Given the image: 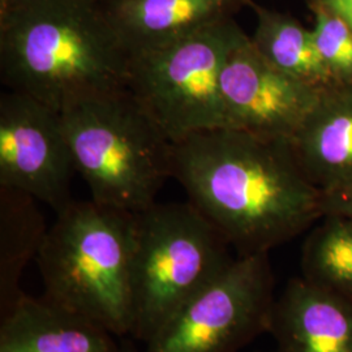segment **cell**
I'll return each instance as SVG.
<instances>
[{
  "instance_id": "cell-1",
  "label": "cell",
  "mask_w": 352,
  "mask_h": 352,
  "mask_svg": "<svg viewBox=\"0 0 352 352\" xmlns=\"http://www.w3.org/2000/svg\"><path fill=\"white\" fill-rule=\"evenodd\" d=\"M173 177L236 256L269 253L324 217L289 144L230 128L173 144Z\"/></svg>"
},
{
  "instance_id": "cell-2",
  "label": "cell",
  "mask_w": 352,
  "mask_h": 352,
  "mask_svg": "<svg viewBox=\"0 0 352 352\" xmlns=\"http://www.w3.org/2000/svg\"><path fill=\"white\" fill-rule=\"evenodd\" d=\"M129 54L101 3L0 0V77L58 113L126 89Z\"/></svg>"
},
{
  "instance_id": "cell-3",
  "label": "cell",
  "mask_w": 352,
  "mask_h": 352,
  "mask_svg": "<svg viewBox=\"0 0 352 352\" xmlns=\"http://www.w3.org/2000/svg\"><path fill=\"white\" fill-rule=\"evenodd\" d=\"M135 213L74 201L56 213L36 263L43 298L104 327L131 336Z\"/></svg>"
},
{
  "instance_id": "cell-4",
  "label": "cell",
  "mask_w": 352,
  "mask_h": 352,
  "mask_svg": "<svg viewBox=\"0 0 352 352\" xmlns=\"http://www.w3.org/2000/svg\"><path fill=\"white\" fill-rule=\"evenodd\" d=\"M60 116L93 201L129 213L157 202L173 177V142L126 89L77 102Z\"/></svg>"
},
{
  "instance_id": "cell-5",
  "label": "cell",
  "mask_w": 352,
  "mask_h": 352,
  "mask_svg": "<svg viewBox=\"0 0 352 352\" xmlns=\"http://www.w3.org/2000/svg\"><path fill=\"white\" fill-rule=\"evenodd\" d=\"M190 202L153 204L135 213L131 336L145 344L235 257Z\"/></svg>"
},
{
  "instance_id": "cell-6",
  "label": "cell",
  "mask_w": 352,
  "mask_h": 352,
  "mask_svg": "<svg viewBox=\"0 0 352 352\" xmlns=\"http://www.w3.org/2000/svg\"><path fill=\"white\" fill-rule=\"evenodd\" d=\"M247 37L227 17L168 45L129 54L126 90L173 144L225 128L221 76Z\"/></svg>"
},
{
  "instance_id": "cell-7",
  "label": "cell",
  "mask_w": 352,
  "mask_h": 352,
  "mask_svg": "<svg viewBox=\"0 0 352 352\" xmlns=\"http://www.w3.org/2000/svg\"><path fill=\"white\" fill-rule=\"evenodd\" d=\"M274 277L269 253L236 256L146 343V352H239L269 333Z\"/></svg>"
},
{
  "instance_id": "cell-8",
  "label": "cell",
  "mask_w": 352,
  "mask_h": 352,
  "mask_svg": "<svg viewBox=\"0 0 352 352\" xmlns=\"http://www.w3.org/2000/svg\"><path fill=\"white\" fill-rule=\"evenodd\" d=\"M75 173L60 113L23 93H1L0 187L23 190L59 213L74 201Z\"/></svg>"
},
{
  "instance_id": "cell-9",
  "label": "cell",
  "mask_w": 352,
  "mask_h": 352,
  "mask_svg": "<svg viewBox=\"0 0 352 352\" xmlns=\"http://www.w3.org/2000/svg\"><path fill=\"white\" fill-rule=\"evenodd\" d=\"M321 94L269 63L251 37L230 54L221 76L225 128L287 144Z\"/></svg>"
},
{
  "instance_id": "cell-10",
  "label": "cell",
  "mask_w": 352,
  "mask_h": 352,
  "mask_svg": "<svg viewBox=\"0 0 352 352\" xmlns=\"http://www.w3.org/2000/svg\"><path fill=\"white\" fill-rule=\"evenodd\" d=\"M277 352H352V298L292 278L273 307Z\"/></svg>"
},
{
  "instance_id": "cell-11",
  "label": "cell",
  "mask_w": 352,
  "mask_h": 352,
  "mask_svg": "<svg viewBox=\"0 0 352 352\" xmlns=\"http://www.w3.org/2000/svg\"><path fill=\"white\" fill-rule=\"evenodd\" d=\"M307 179L329 193L352 184V88L322 91L289 142Z\"/></svg>"
},
{
  "instance_id": "cell-12",
  "label": "cell",
  "mask_w": 352,
  "mask_h": 352,
  "mask_svg": "<svg viewBox=\"0 0 352 352\" xmlns=\"http://www.w3.org/2000/svg\"><path fill=\"white\" fill-rule=\"evenodd\" d=\"M110 331L25 292L1 315L0 352H119Z\"/></svg>"
},
{
  "instance_id": "cell-13",
  "label": "cell",
  "mask_w": 352,
  "mask_h": 352,
  "mask_svg": "<svg viewBox=\"0 0 352 352\" xmlns=\"http://www.w3.org/2000/svg\"><path fill=\"white\" fill-rule=\"evenodd\" d=\"M247 0H107L104 12L128 54L157 49L232 17Z\"/></svg>"
},
{
  "instance_id": "cell-14",
  "label": "cell",
  "mask_w": 352,
  "mask_h": 352,
  "mask_svg": "<svg viewBox=\"0 0 352 352\" xmlns=\"http://www.w3.org/2000/svg\"><path fill=\"white\" fill-rule=\"evenodd\" d=\"M38 200L19 189L0 187V314L24 294L23 272L36 260L49 227Z\"/></svg>"
},
{
  "instance_id": "cell-15",
  "label": "cell",
  "mask_w": 352,
  "mask_h": 352,
  "mask_svg": "<svg viewBox=\"0 0 352 352\" xmlns=\"http://www.w3.org/2000/svg\"><path fill=\"white\" fill-rule=\"evenodd\" d=\"M257 23L252 45L269 63L304 84L325 91L336 88L334 81L316 49L312 29L287 13L278 12L247 0Z\"/></svg>"
},
{
  "instance_id": "cell-16",
  "label": "cell",
  "mask_w": 352,
  "mask_h": 352,
  "mask_svg": "<svg viewBox=\"0 0 352 352\" xmlns=\"http://www.w3.org/2000/svg\"><path fill=\"white\" fill-rule=\"evenodd\" d=\"M302 277L352 298V218L324 215L304 240Z\"/></svg>"
},
{
  "instance_id": "cell-17",
  "label": "cell",
  "mask_w": 352,
  "mask_h": 352,
  "mask_svg": "<svg viewBox=\"0 0 352 352\" xmlns=\"http://www.w3.org/2000/svg\"><path fill=\"white\" fill-rule=\"evenodd\" d=\"M316 49L336 87L352 88V29L337 16L314 7Z\"/></svg>"
},
{
  "instance_id": "cell-18",
  "label": "cell",
  "mask_w": 352,
  "mask_h": 352,
  "mask_svg": "<svg viewBox=\"0 0 352 352\" xmlns=\"http://www.w3.org/2000/svg\"><path fill=\"white\" fill-rule=\"evenodd\" d=\"M324 215H343L352 218V184L322 193Z\"/></svg>"
},
{
  "instance_id": "cell-19",
  "label": "cell",
  "mask_w": 352,
  "mask_h": 352,
  "mask_svg": "<svg viewBox=\"0 0 352 352\" xmlns=\"http://www.w3.org/2000/svg\"><path fill=\"white\" fill-rule=\"evenodd\" d=\"M312 7L333 13L352 29V0H312Z\"/></svg>"
},
{
  "instance_id": "cell-20",
  "label": "cell",
  "mask_w": 352,
  "mask_h": 352,
  "mask_svg": "<svg viewBox=\"0 0 352 352\" xmlns=\"http://www.w3.org/2000/svg\"><path fill=\"white\" fill-rule=\"evenodd\" d=\"M94 1H97V3H101V4H103V3H106L107 0H94Z\"/></svg>"
}]
</instances>
